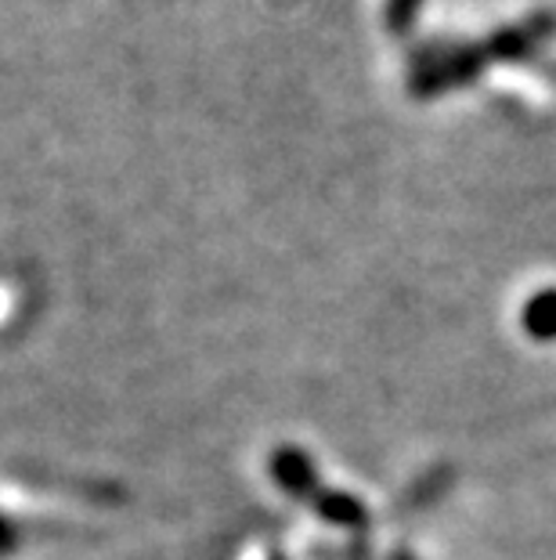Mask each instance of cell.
<instances>
[{
    "mask_svg": "<svg viewBox=\"0 0 556 560\" xmlns=\"http://www.w3.org/2000/svg\"><path fill=\"white\" fill-rule=\"evenodd\" d=\"M419 11H423V0H383L387 33H394V37H409L412 26L419 22Z\"/></svg>",
    "mask_w": 556,
    "mask_h": 560,
    "instance_id": "8992f818",
    "label": "cell"
},
{
    "mask_svg": "<svg viewBox=\"0 0 556 560\" xmlns=\"http://www.w3.org/2000/svg\"><path fill=\"white\" fill-rule=\"evenodd\" d=\"M394 560H412V557H409V553H401V557H394Z\"/></svg>",
    "mask_w": 556,
    "mask_h": 560,
    "instance_id": "ba28073f",
    "label": "cell"
},
{
    "mask_svg": "<svg viewBox=\"0 0 556 560\" xmlns=\"http://www.w3.org/2000/svg\"><path fill=\"white\" fill-rule=\"evenodd\" d=\"M11 550H15V528H11L4 517H0V557L11 553Z\"/></svg>",
    "mask_w": 556,
    "mask_h": 560,
    "instance_id": "52a82bcc",
    "label": "cell"
},
{
    "mask_svg": "<svg viewBox=\"0 0 556 560\" xmlns=\"http://www.w3.org/2000/svg\"><path fill=\"white\" fill-rule=\"evenodd\" d=\"M484 69H492V58L484 51V40L473 44H423L412 51L409 62V91L416 98H441L448 91L470 88Z\"/></svg>",
    "mask_w": 556,
    "mask_h": 560,
    "instance_id": "6da1fadb",
    "label": "cell"
},
{
    "mask_svg": "<svg viewBox=\"0 0 556 560\" xmlns=\"http://www.w3.org/2000/svg\"><path fill=\"white\" fill-rule=\"evenodd\" d=\"M318 506V514L333 524H362L365 521V506L358 503L354 495H343V492H322L318 488V495L311 499Z\"/></svg>",
    "mask_w": 556,
    "mask_h": 560,
    "instance_id": "5b68a950",
    "label": "cell"
},
{
    "mask_svg": "<svg viewBox=\"0 0 556 560\" xmlns=\"http://www.w3.org/2000/svg\"><path fill=\"white\" fill-rule=\"evenodd\" d=\"M271 474H275V481L293 495H304V499L318 495V474L300 448H279L275 456H271Z\"/></svg>",
    "mask_w": 556,
    "mask_h": 560,
    "instance_id": "3957f363",
    "label": "cell"
},
{
    "mask_svg": "<svg viewBox=\"0 0 556 560\" xmlns=\"http://www.w3.org/2000/svg\"><path fill=\"white\" fill-rule=\"evenodd\" d=\"M553 33H556V15L539 11V15H528V19L488 33V37H484V51H488L492 66H513V62H524V58L535 55Z\"/></svg>",
    "mask_w": 556,
    "mask_h": 560,
    "instance_id": "7a4b0ae2",
    "label": "cell"
},
{
    "mask_svg": "<svg viewBox=\"0 0 556 560\" xmlns=\"http://www.w3.org/2000/svg\"><path fill=\"white\" fill-rule=\"evenodd\" d=\"M524 329L539 340H556V290H542L524 307Z\"/></svg>",
    "mask_w": 556,
    "mask_h": 560,
    "instance_id": "277c9868",
    "label": "cell"
}]
</instances>
